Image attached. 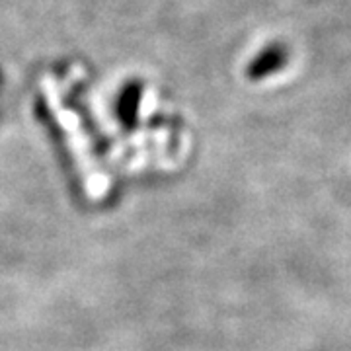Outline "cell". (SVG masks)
<instances>
[{
  "mask_svg": "<svg viewBox=\"0 0 351 351\" xmlns=\"http://www.w3.org/2000/svg\"><path fill=\"white\" fill-rule=\"evenodd\" d=\"M289 47L281 41H271L267 45H263V49H260L250 59V63L246 66V76L250 78L252 82H260L265 80L269 76L281 73L289 64Z\"/></svg>",
  "mask_w": 351,
  "mask_h": 351,
  "instance_id": "1",
  "label": "cell"
},
{
  "mask_svg": "<svg viewBox=\"0 0 351 351\" xmlns=\"http://www.w3.org/2000/svg\"><path fill=\"white\" fill-rule=\"evenodd\" d=\"M143 94H145V88H143V82H138V80H129L125 86L117 92L115 117L125 129H133L137 125Z\"/></svg>",
  "mask_w": 351,
  "mask_h": 351,
  "instance_id": "2",
  "label": "cell"
}]
</instances>
